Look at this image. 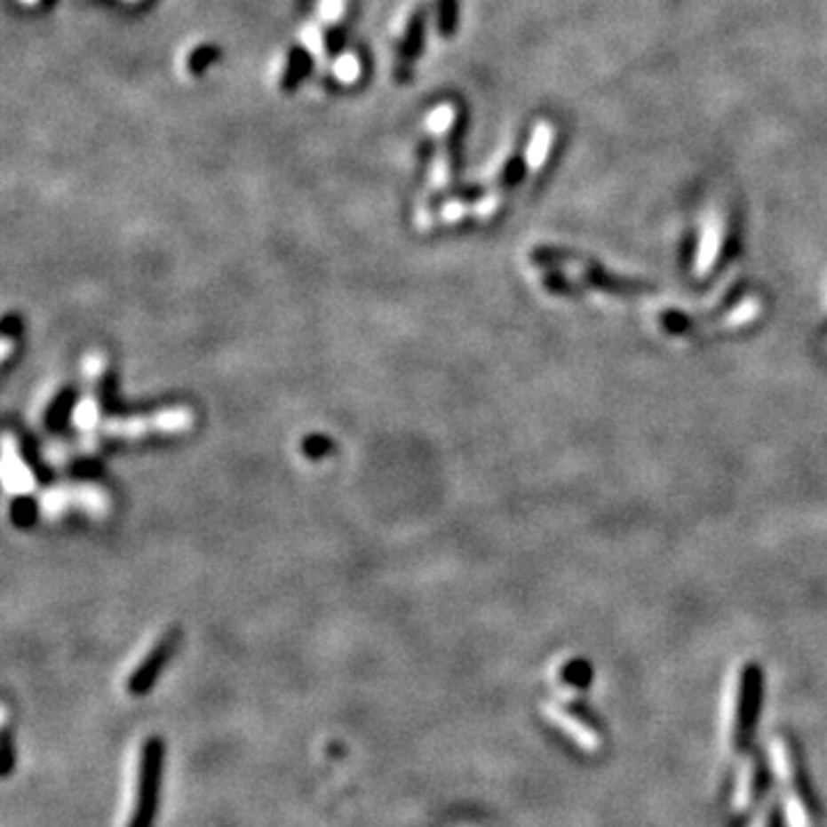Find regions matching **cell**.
I'll list each match as a JSON object with an SVG mask.
<instances>
[{
    "label": "cell",
    "instance_id": "obj_1",
    "mask_svg": "<svg viewBox=\"0 0 827 827\" xmlns=\"http://www.w3.org/2000/svg\"><path fill=\"white\" fill-rule=\"evenodd\" d=\"M163 754H166V747H163V740L159 736L147 738L140 747L136 799H133V811L127 827L155 825L156 809H159V789H162Z\"/></svg>",
    "mask_w": 827,
    "mask_h": 827
},
{
    "label": "cell",
    "instance_id": "obj_2",
    "mask_svg": "<svg viewBox=\"0 0 827 827\" xmlns=\"http://www.w3.org/2000/svg\"><path fill=\"white\" fill-rule=\"evenodd\" d=\"M428 5H418L417 10L410 14V21L405 26V35L398 46V62H395L394 78L398 85L411 83L414 78V62L421 56L423 46H425V28H428Z\"/></svg>",
    "mask_w": 827,
    "mask_h": 827
},
{
    "label": "cell",
    "instance_id": "obj_3",
    "mask_svg": "<svg viewBox=\"0 0 827 827\" xmlns=\"http://www.w3.org/2000/svg\"><path fill=\"white\" fill-rule=\"evenodd\" d=\"M194 414L189 410H168L159 411L155 417L120 418V421L106 423V433L120 434V437H140L145 433H178L189 428Z\"/></svg>",
    "mask_w": 827,
    "mask_h": 827
},
{
    "label": "cell",
    "instance_id": "obj_4",
    "mask_svg": "<svg viewBox=\"0 0 827 827\" xmlns=\"http://www.w3.org/2000/svg\"><path fill=\"white\" fill-rule=\"evenodd\" d=\"M172 648H175V639L172 637L162 639L159 646L152 650L150 656L145 657L143 664H140L139 669L131 673V678H129V683H127V689L133 696H140V695H145V692H150L152 685H155L156 678H159V673H162V669L166 666Z\"/></svg>",
    "mask_w": 827,
    "mask_h": 827
},
{
    "label": "cell",
    "instance_id": "obj_5",
    "mask_svg": "<svg viewBox=\"0 0 827 827\" xmlns=\"http://www.w3.org/2000/svg\"><path fill=\"white\" fill-rule=\"evenodd\" d=\"M547 715H550L552 722H554L559 728H563V731H566L568 736H570V738L575 740L579 747H582V750H591V751L598 750V744H600L598 733H595L591 727H586L584 722H579L577 717L570 715V712L563 711V708H559V705L547 708Z\"/></svg>",
    "mask_w": 827,
    "mask_h": 827
},
{
    "label": "cell",
    "instance_id": "obj_6",
    "mask_svg": "<svg viewBox=\"0 0 827 827\" xmlns=\"http://www.w3.org/2000/svg\"><path fill=\"white\" fill-rule=\"evenodd\" d=\"M313 72V56L311 51L304 46H292L285 62L283 76H281V90L283 92H295L304 83L308 74Z\"/></svg>",
    "mask_w": 827,
    "mask_h": 827
},
{
    "label": "cell",
    "instance_id": "obj_7",
    "mask_svg": "<svg viewBox=\"0 0 827 827\" xmlns=\"http://www.w3.org/2000/svg\"><path fill=\"white\" fill-rule=\"evenodd\" d=\"M722 249H724L722 226H720L717 221H711L704 233V242H701L699 256H696V274L705 276L708 272H712V266L717 265V260H720V256H722Z\"/></svg>",
    "mask_w": 827,
    "mask_h": 827
},
{
    "label": "cell",
    "instance_id": "obj_8",
    "mask_svg": "<svg viewBox=\"0 0 827 827\" xmlns=\"http://www.w3.org/2000/svg\"><path fill=\"white\" fill-rule=\"evenodd\" d=\"M552 143H554V124L540 123L531 136V145L527 152V163L529 171H540L550 156Z\"/></svg>",
    "mask_w": 827,
    "mask_h": 827
},
{
    "label": "cell",
    "instance_id": "obj_9",
    "mask_svg": "<svg viewBox=\"0 0 827 827\" xmlns=\"http://www.w3.org/2000/svg\"><path fill=\"white\" fill-rule=\"evenodd\" d=\"M465 127H466V113L457 111L456 117H453V124L449 129V136H446V155H449V168L453 175H457L462 163V136H465Z\"/></svg>",
    "mask_w": 827,
    "mask_h": 827
},
{
    "label": "cell",
    "instance_id": "obj_10",
    "mask_svg": "<svg viewBox=\"0 0 827 827\" xmlns=\"http://www.w3.org/2000/svg\"><path fill=\"white\" fill-rule=\"evenodd\" d=\"M460 23V3L457 0H437V30L444 39L456 37Z\"/></svg>",
    "mask_w": 827,
    "mask_h": 827
},
{
    "label": "cell",
    "instance_id": "obj_11",
    "mask_svg": "<svg viewBox=\"0 0 827 827\" xmlns=\"http://www.w3.org/2000/svg\"><path fill=\"white\" fill-rule=\"evenodd\" d=\"M754 783H756V770L751 763H744L740 767L738 782H736V793H733V807L738 811L747 809L754 798Z\"/></svg>",
    "mask_w": 827,
    "mask_h": 827
},
{
    "label": "cell",
    "instance_id": "obj_12",
    "mask_svg": "<svg viewBox=\"0 0 827 827\" xmlns=\"http://www.w3.org/2000/svg\"><path fill=\"white\" fill-rule=\"evenodd\" d=\"M219 58H221V51H219L217 46L200 44L189 53L187 69H189L191 76H203V74H205L207 69H210V67L219 60Z\"/></svg>",
    "mask_w": 827,
    "mask_h": 827
},
{
    "label": "cell",
    "instance_id": "obj_13",
    "mask_svg": "<svg viewBox=\"0 0 827 827\" xmlns=\"http://www.w3.org/2000/svg\"><path fill=\"white\" fill-rule=\"evenodd\" d=\"M770 763L777 772V777L783 779V782H789L793 777V759H791L789 750H786V744L782 740H775L770 743Z\"/></svg>",
    "mask_w": 827,
    "mask_h": 827
},
{
    "label": "cell",
    "instance_id": "obj_14",
    "mask_svg": "<svg viewBox=\"0 0 827 827\" xmlns=\"http://www.w3.org/2000/svg\"><path fill=\"white\" fill-rule=\"evenodd\" d=\"M527 168H529V163L524 156H520V155L511 156V159L505 162L504 171H501V178H499L501 187H504V189L517 187V184L524 179V175H527Z\"/></svg>",
    "mask_w": 827,
    "mask_h": 827
},
{
    "label": "cell",
    "instance_id": "obj_15",
    "mask_svg": "<svg viewBox=\"0 0 827 827\" xmlns=\"http://www.w3.org/2000/svg\"><path fill=\"white\" fill-rule=\"evenodd\" d=\"M786 816H789L791 827H809V814H807V807L799 802L798 795L791 793L786 798Z\"/></svg>",
    "mask_w": 827,
    "mask_h": 827
},
{
    "label": "cell",
    "instance_id": "obj_16",
    "mask_svg": "<svg viewBox=\"0 0 827 827\" xmlns=\"http://www.w3.org/2000/svg\"><path fill=\"white\" fill-rule=\"evenodd\" d=\"M563 680H566L570 688L575 685H589L591 683V669L589 664H584L582 660H572L570 664L566 666V673H563Z\"/></svg>",
    "mask_w": 827,
    "mask_h": 827
},
{
    "label": "cell",
    "instance_id": "obj_17",
    "mask_svg": "<svg viewBox=\"0 0 827 827\" xmlns=\"http://www.w3.org/2000/svg\"><path fill=\"white\" fill-rule=\"evenodd\" d=\"M343 49H345V30L340 28L338 23H331V26L324 30V51H327V56H338Z\"/></svg>",
    "mask_w": 827,
    "mask_h": 827
},
{
    "label": "cell",
    "instance_id": "obj_18",
    "mask_svg": "<svg viewBox=\"0 0 827 827\" xmlns=\"http://www.w3.org/2000/svg\"><path fill=\"white\" fill-rule=\"evenodd\" d=\"M756 313H759V304H756L754 299L744 301V304L740 306L738 311L731 313V315L727 317V322H724V324H728V327H731V324L750 322V320H754V317H756Z\"/></svg>",
    "mask_w": 827,
    "mask_h": 827
},
{
    "label": "cell",
    "instance_id": "obj_19",
    "mask_svg": "<svg viewBox=\"0 0 827 827\" xmlns=\"http://www.w3.org/2000/svg\"><path fill=\"white\" fill-rule=\"evenodd\" d=\"M12 763H14V754H12V736L5 731L3 736V777H7L12 772Z\"/></svg>",
    "mask_w": 827,
    "mask_h": 827
},
{
    "label": "cell",
    "instance_id": "obj_20",
    "mask_svg": "<svg viewBox=\"0 0 827 827\" xmlns=\"http://www.w3.org/2000/svg\"><path fill=\"white\" fill-rule=\"evenodd\" d=\"M78 421H81V425H83V428H88V425H95V417H97V410H95V402H92V405H90V402H83V405L78 407Z\"/></svg>",
    "mask_w": 827,
    "mask_h": 827
},
{
    "label": "cell",
    "instance_id": "obj_21",
    "mask_svg": "<svg viewBox=\"0 0 827 827\" xmlns=\"http://www.w3.org/2000/svg\"><path fill=\"white\" fill-rule=\"evenodd\" d=\"M418 147H421V150H418V156H421L423 162H430V156L434 155V140L425 139L421 145H418Z\"/></svg>",
    "mask_w": 827,
    "mask_h": 827
},
{
    "label": "cell",
    "instance_id": "obj_22",
    "mask_svg": "<svg viewBox=\"0 0 827 827\" xmlns=\"http://www.w3.org/2000/svg\"><path fill=\"white\" fill-rule=\"evenodd\" d=\"M354 72H356V67H354V62L352 60H343L338 65V74L343 78H347V76H354Z\"/></svg>",
    "mask_w": 827,
    "mask_h": 827
},
{
    "label": "cell",
    "instance_id": "obj_23",
    "mask_svg": "<svg viewBox=\"0 0 827 827\" xmlns=\"http://www.w3.org/2000/svg\"><path fill=\"white\" fill-rule=\"evenodd\" d=\"M751 827H772V818L770 814H761V816L756 818V823Z\"/></svg>",
    "mask_w": 827,
    "mask_h": 827
},
{
    "label": "cell",
    "instance_id": "obj_24",
    "mask_svg": "<svg viewBox=\"0 0 827 827\" xmlns=\"http://www.w3.org/2000/svg\"><path fill=\"white\" fill-rule=\"evenodd\" d=\"M42 3H44V5H51V3H53V0H42Z\"/></svg>",
    "mask_w": 827,
    "mask_h": 827
}]
</instances>
